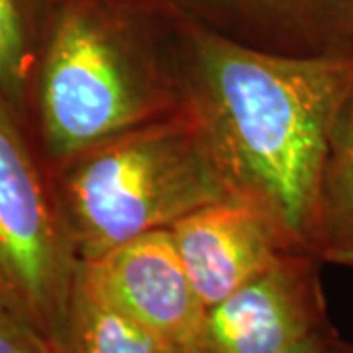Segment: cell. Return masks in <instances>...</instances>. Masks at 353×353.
<instances>
[{"label": "cell", "mask_w": 353, "mask_h": 353, "mask_svg": "<svg viewBox=\"0 0 353 353\" xmlns=\"http://www.w3.org/2000/svg\"><path fill=\"white\" fill-rule=\"evenodd\" d=\"M165 26L181 106L201 128L230 201L261 212L290 252L316 255L320 173L353 94V48L279 53Z\"/></svg>", "instance_id": "obj_1"}, {"label": "cell", "mask_w": 353, "mask_h": 353, "mask_svg": "<svg viewBox=\"0 0 353 353\" xmlns=\"http://www.w3.org/2000/svg\"><path fill=\"white\" fill-rule=\"evenodd\" d=\"M39 63L41 136L57 165L181 108L167 26L116 0H59Z\"/></svg>", "instance_id": "obj_2"}, {"label": "cell", "mask_w": 353, "mask_h": 353, "mask_svg": "<svg viewBox=\"0 0 353 353\" xmlns=\"http://www.w3.org/2000/svg\"><path fill=\"white\" fill-rule=\"evenodd\" d=\"M57 167L55 196L81 261L230 201L201 128L183 106Z\"/></svg>", "instance_id": "obj_3"}, {"label": "cell", "mask_w": 353, "mask_h": 353, "mask_svg": "<svg viewBox=\"0 0 353 353\" xmlns=\"http://www.w3.org/2000/svg\"><path fill=\"white\" fill-rule=\"evenodd\" d=\"M79 265L57 196L0 97V301L51 350Z\"/></svg>", "instance_id": "obj_4"}, {"label": "cell", "mask_w": 353, "mask_h": 353, "mask_svg": "<svg viewBox=\"0 0 353 353\" xmlns=\"http://www.w3.org/2000/svg\"><path fill=\"white\" fill-rule=\"evenodd\" d=\"M312 253L287 252L206 308L196 353H273L332 324Z\"/></svg>", "instance_id": "obj_5"}, {"label": "cell", "mask_w": 353, "mask_h": 353, "mask_svg": "<svg viewBox=\"0 0 353 353\" xmlns=\"http://www.w3.org/2000/svg\"><path fill=\"white\" fill-rule=\"evenodd\" d=\"M90 287L163 347L196 353L206 306L192 287L169 228L81 261Z\"/></svg>", "instance_id": "obj_6"}, {"label": "cell", "mask_w": 353, "mask_h": 353, "mask_svg": "<svg viewBox=\"0 0 353 353\" xmlns=\"http://www.w3.org/2000/svg\"><path fill=\"white\" fill-rule=\"evenodd\" d=\"M161 24H187L252 48L324 53L353 48V0H116Z\"/></svg>", "instance_id": "obj_7"}, {"label": "cell", "mask_w": 353, "mask_h": 353, "mask_svg": "<svg viewBox=\"0 0 353 353\" xmlns=\"http://www.w3.org/2000/svg\"><path fill=\"white\" fill-rule=\"evenodd\" d=\"M169 232L206 308L290 252L261 212L238 201L206 204L176 220Z\"/></svg>", "instance_id": "obj_8"}, {"label": "cell", "mask_w": 353, "mask_h": 353, "mask_svg": "<svg viewBox=\"0 0 353 353\" xmlns=\"http://www.w3.org/2000/svg\"><path fill=\"white\" fill-rule=\"evenodd\" d=\"M316 257L353 269V94L334 124L318 187Z\"/></svg>", "instance_id": "obj_9"}, {"label": "cell", "mask_w": 353, "mask_h": 353, "mask_svg": "<svg viewBox=\"0 0 353 353\" xmlns=\"http://www.w3.org/2000/svg\"><path fill=\"white\" fill-rule=\"evenodd\" d=\"M161 343L102 299L81 265L53 353H159Z\"/></svg>", "instance_id": "obj_10"}, {"label": "cell", "mask_w": 353, "mask_h": 353, "mask_svg": "<svg viewBox=\"0 0 353 353\" xmlns=\"http://www.w3.org/2000/svg\"><path fill=\"white\" fill-rule=\"evenodd\" d=\"M59 0H0V97L10 110L24 104L38 43Z\"/></svg>", "instance_id": "obj_11"}, {"label": "cell", "mask_w": 353, "mask_h": 353, "mask_svg": "<svg viewBox=\"0 0 353 353\" xmlns=\"http://www.w3.org/2000/svg\"><path fill=\"white\" fill-rule=\"evenodd\" d=\"M0 353H53L48 341L0 301Z\"/></svg>", "instance_id": "obj_12"}, {"label": "cell", "mask_w": 353, "mask_h": 353, "mask_svg": "<svg viewBox=\"0 0 353 353\" xmlns=\"http://www.w3.org/2000/svg\"><path fill=\"white\" fill-rule=\"evenodd\" d=\"M273 353H353V341L341 338L332 324Z\"/></svg>", "instance_id": "obj_13"}, {"label": "cell", "mask_w": 353, "mask_h": 353, "mask_svg": "<svg viewBox=\"0 0 353 353\" xmlns=\"http://www.w3.org/2000/svg\"><path fill=\"white\" fill-rule=\"evenodd\" d=\"M159 353H190L187 350H179V347H161Z\"/></svg>", "instance_id": "obj_14"}]
</instances>
